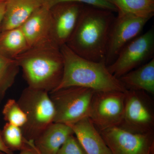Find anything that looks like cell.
<instances>
[{"label":"cell","mask_w":154,"mask_h":154,"mask_svg":"<svg viewBox=\"0 0 154 154\" xmlns=\"http://www.w3.org/2000/svg\"><path fill=\"white\" fill-rule=\"evenodd\" d=\"M115 17L112 11L85 5L66 45L80 56L105 61L110 30Z\"/></svg>","instance_id":"cell-1"},{"label":"cell","mask_w":154,"mask_h":154,"mask_svg":"<svg viewBox=\"0 0 154 154\" xmlns=\"http://www.w3.org/2000/svg\"><path fill=\"white\" fill-rule=\"evenodd\" d=\"M60 48L64 60L63 76L54 91L70 87H83L95 91H127L119 79L110 73L105 61L88 60L75 53L66 44Z\"/></svg>","instance_id":"cell-2"},{"label":"cell","mask_w":154,"mask_h":154,"mask_svg":"<svg viewBox=\"0 0 154 154\" xmlns=\"http://www.w3.org/2000/svg\"><path fill=\"white\" fill-rule=\"evenodd\" d=\"M28 87L49 93L60 84L64 60L60 48L54 44L30 48L15 59Z\"/></svg>","instance_id":"cell-3"},{"label":"cell","mask_w":154,"mask_h":154,"mask_svg":"<svg viewBox=\"0 0 154 154\" xmlns=\"http://www.w3.org/2000/svg\"><path fill=\"white\" fill-rule=\"evenodd\" d=\"M18 103L27 116L21 129L28 140H35L54 122L55 111L49 93L28 87L22 91Z\"/></svg>","instance_id":"cell-4"},{"label":"cell","mask_w":154,"mask_h":154,"mask_svg":"<svg viewBox=\"0 0 154 154\" xmlns=\"http://www.w3.org/2000/svg\"><path fill=\"white\" fill-rule=\"evenodd\" d=\"M95 92L89 88L70 87L49 93L55 108L54 122L70 125L89 117Z\"/></svg>","instance_id":"cell-5"},{"label":"cell","mask_w":154,"mask_h":154,"mask_svg":"<svg viewBox=\"0 0 154 154\" xmlns=\"http://www.w3.org/2000/svg\"><path fill=\"white\" fill-rule=\"evenodd\" d=\"M148 94L143 91H127L123 119L119 127L137 133L154 132L153 103Z\"/></svg>","instance_id":"cell-6"},{"label":"cell","mask_w":154,"mask_h":154,"mask_svg":"<svg viewBox=\"0 0 154 154\" xmlns=\"http://www.w3.org/2000/svg\"><path fill=\"white\" fill-rule=\"evenodd\" d=\"M126 92H95L88 118L99 131L120 125L124 115Z\"/></svg>","instance_id":"cell-7"},{"label":"cell","mask_w":154,"mask_h":154,"mask_svg":"<svg viewBox=\"0 0 154 154\" xmlns=\"http://www.w3.org/2000/svg\"><path fill=\"white\" fill-rule=\"evenodd\" d=\"M154 54V30L152 28L128 43L107 69L119 79L151 60Z\"/></svg>","instance_id":"cell-8"},{"label":"cell","mask_w":154,"mask_h":154,"mask_svg":"<svg viewBox=\"0 0 154 154\" xmlns=\"http://www.w3.org/2000/svg\"><path fill=\"white\" fill-rule=\"evenodd\" d=\"M99 132L112 154H153L154 132L137 133L114 127Z\"/></svg>","instance_id":"cell-9"},{"label":"cell","mask_w":154,"mask_h":154,"mask_svg":"<svg viewBox=\"0 0 154 154\" xmlns=\"http://www.w3.org/2000/svg\"><path fill=\"white\" fill-rule=\"evenodd\" d=\"M110 30L105 63H113L122 49L130 42L140 35L144 27L150 18L117 12Z\"/></svg>","instance_id":"cell-10"},{"label":"cell","mask_w":154,"mask_h":154,"mask_svg":"<svg viewBox=\"0 0 154 154\" xmlns=\"http://www.w3.org/2000/svg\"><path fill=\"white\" fill-rule=\"evenodd\" d=\"M85 4L59 3L49 8L54 42L59 47L66 44L73 32Z\"/></svg>","instance_id":"cell-11"},{"label":"cell","mask_w":154,"mask_h":154,"mask_svg":"<svg viewBox=\"0 0 154 154\" xmlns=\"http://www.w3.org/2000/svg\"><path fill=\"white\" fill-rule=\"evenodd\" d=\"M20 28L30 48L49 44L56 45L53 39L50 13L47 6L43 5L36 10Z\"/></svg>","instance_id":"cell-12"},{"label":"cell","mask_w":154,"mask_h":154,"mask_svg":"<svg viewBox=\"0 0 154 154\" xmlns=\"http://www.w3.org/2000/svg\"><path fill=\"white\" fill-rule=\"evenodd\" d=\"M87 154H112L100 132L87 117L68 125Z\"/></svg>","instance_id":"cell-13"},{"label":"cell","mask_w":154,"mask_h":154,"mask_svg":"<svg viewBox=\"0 0 154 154\" xmlns=\"http://www.w3.org/2000/svg\"><path fill=\"white\" fill-rule=\"evenodd\" d=\"M72 134H74L73 131L68 125L54 122L33 141V143L42 154H56L68 138Z\"/></svg>","instance_id":"cell-14"},{"label":"cell","mask_w":154,"mask_h":154,"mask_svg":"<svg viewBox=\"0 0 154 154\" xmlns=\"http://www.w3.org/2000/svg\"><path fill=\"white\" fill-rule=\"evenodd\" d=\"M45 0H7L2 31L19 28L33 12L44 5Z\"/></svg>","instance_id":"cell-15"},{"label":"cell","mask_w":154,"mask_h":154,"mask_svg":"<svg viewBox=\"0 0 154 154\" xmlns=\"http://www.w3.org/2000/svg\"><path fill=\"white\" fill-rule=\"evenodd\" d=\"M128 91H143L154 94V58L119 79Z\"/></svg>","instance_id":"cell-16"},{"label":"cell","mask_w":154,"mask_h":154,"mask_svg":"<svg viewBox=\"0 0 154 154\" xmlns=\"http://www.w3.org/2000/svg\"><path fill=\"white\" fill-rule=\"evenodd\" d=\"M29 47L20 27L2 31L0 34V54L15 60L28 50Z\"/></svg>","instance_id":"cell-17"},{"label":"cell","mask_w":154,"mask_h":154,"mask_svg":"<svg viewBox=\"0 0 154 154\" xmlns=\"http://www.w3.org/2000/svg\"><path fill=\"white\" fill-rule=\"evenodd\" d=\"M117 12L152 18L154 14V0H108Z\"/></svg>","instance_id":"cell-18"},{"label":"cell","mask_w":154,"mask_h":154,"mask_svg":"<svg viewBox=\"0 0 154 154\" xmlns=\"http://www.w3.org/2000/svg\"><path fill=\"white\" fill-rule=\"evenodd\" d=\"M19 69L17 61L0 54V104L15 82Z\"/></svg>","instance_id":"cell-19"},{"label":"cell","mask_w":154,"mask_h":154,"mask_svg":"<svg viewBox=\"0 0 154 154\" xmlns=\"http://www.w3.org/2000/svg\"><path fill=\"white\" fill-rule=\"evenodd\" d=\"M1 133L3 142L13 152L21 151L28 146L20 128L7 122L1 130Z\"/></svg>","instance_id":"cell-20"},{"label":"cell","mask_w":154,"mask_h":154,"mask_svg":"<svg viewBox=\"0 0 154 154\" xmlns=\"http://www.w3.org/2000/svg\"><path fill=\"white\" fill-rule=\"evenodd\" d=\"M3 117L7 122L22 128L27 122V116L19 103L15 99H10L4 105Z\"/></svg>","instance_id":"cell-21"},{"label":"cell","mask_w":154,"mask_h":154,"mask_svg":"<svg viewBox=\"0 0 154 154\" xmlns=\"http://www.w3.org/2000/svg\"><path fill=\"white\" fill-rule=\"evenodd\" d=\"M64 2L82 3L113 12H117V9L115 6L108 0H45L44 5L47 6L50 8L56 4Z\"/></svg>","instance_id":"cell-22"},{"label":"cell","mask_w":154,"mask_h":154,"mask_svg":"<svg viewBox=\"0 0 154 154\" xmlns=\"http://www.w3.org/2000/svg\"><path fill=\"white\" fill-rule=\"evenodd\" d=\"M56 154H87L74 134L70 136Z\"/></svg>","instance_id":"cell-23"},{"label":"cell","mask_w":154,"mask_h":154,"mask_svg":"<svg viewBox=\"0 0 154 154\" xmlns=\"http://www.w3.org/2000/svg\"><path fill=\"white\" fill-rule=\"evenodd\" d=\"M7 0H0V34L2 32V27L5 13Z\"/></svg>","instance_id":"cell-24"},{"label":"cell","mask_w":154,"mask_h":154,"mask_svg":"<svg viewBox=\"0 0 154 154\" xmlns=\"http://www.w3.org/2000/svg\"><path fill=\"white\" fill-rule=\"evenodd\" d=\"M0 154H14V152L9 149L3 142L1 130H0Z\"/></svg>","instance_id":"cell-25"},{"label":"cell","mask_w":154,"mask_h":154,"mask_svg":"<svg viewBox=\"0 0 154 154\" xmlns=\"http://www.w3.org/2000/svg\"><path fill=\"white\" fill-rule=\"evenodd\" d=\"M27 143L28 145V147L21 151L19 154H37L34 149L28 143V142Z\"/></svg>","instance_id":"cell-26"},{"label":"cell","mask_w":154,"mask_h":154,"mask_svg":"<svg viewBox=\"0 0 154 154\" xmlns=\"http://www.w3.org/2000/svg\"><path fill=\"white\" fill-rule=\"evenodd\" d=\"M28 143L30 144L32 147L35 150V151L36 152V154H42L40 152L38 151L37 149L36 148V147L34 146V143H33V140H28Z\"/></svg>","instance_id":"cell-27"}]
</instances>
